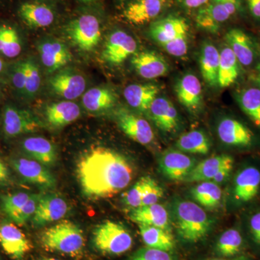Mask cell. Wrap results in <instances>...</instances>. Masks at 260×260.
<instances>
[{"label": "cell", "instance_id": "6da1fadb", "mask_svg": "<svg viewBox=\"0 0 260 260\" xmlns=\"http://www.w3.org/2000/svg\"><path fill=\"white\" fill-rule=\"evenodd\" d=\"M77 175L83 194L91 199L111 198L129 185L133 169L121 154L96 147L82 155Z\"/></svg>", "mask_w": 260, "mask_h": 260}, {"label": "cell", "instance_id": "7a4b0ae2", "mask_svg": "<svg viewBox=\"0 0 260 260\" xmlns=\"http://www.w3.org/2000/svg\"><path fill=\"white\" fill-rule=\"evenodd\" d=\"M178 234L187 242H198L209 232L211 220L200 205L188 200H178L172 207Z\"/></svg>", "mask_w": 260, "mask_h": 260}, {"label": "cell", "instance_id": "3957f363", "mask_svg": "<svg viewBox=\"0 0 260 260\" xmlns=\"http://www.w3.org/2000/svg\"><path fill=\"white\" fill-rule=\"evenodd\" d=\"M40 241L46 250L73 256L80 254L85 245L82 229L68 220H61L43 231Z\"/></svg>", "mask_w": 260, "mask_h": 260}, {"label": "cell", "instance_id": "277c9868", "mask_svg": "<svg viewBox=\"0 0 260 260\" xmlns=\"http://www.w3.org/2000/svg\"><path fill=\"white\" fill-rule=\"evenodd\" d=\"M93 244L102 254L120 255L131 249L133 239L124 225L117 222L107 220L94 229Z\"/></svg>", "mask_w": 260, "mask_h": 260}, {"label": "cell", "instance_id": "5b68a950", "mask_svg": "<svg viewBox=\"0 0 260 260\" xmlns=\"http://www.w3.org/2000/svg\"><path fill=\"white\" fill-rule=\"evenodd\" d=\"M71 42L81 50H93L102 37L100 23L93 15H83L73 20L67 28Z\"/></svg>", "mask_w": 260, "mask_h": 260}, {"label": "cell", "instance_id": "8992f818", "mask_svg": "<svg viewBox=\"0 0 260 260\" xmlns=\"http://www.w3.org/2000/svg\"><path fill=\"white\" fill-rule=\"evenodd\" d=\"M260 191V169L254 165L242 168L234 177L232 198L237 206L249 204Z\"/></svg>", "mask_w": 260, "mask_h": 260}, {"label": "cell", "instance_id": "52a82bcc", "mask_svg": "<svg viewBox=\"0 0 260 260\" xmlns=\"http://www.w3.org/2000/svg\"><path fill=\"white\" fill-rule=\"evenodd\" d=\"M118 125L123 133L140 144H150L154 139V133L148 121L141 116L124 109H119L116 113Z\"/></svg>", "mask_w": 260, "mask_h": 260}, {"label": "cell", "instance_id": "ba28073f", "mask_svg": "<svg viewBox=\"0 0 260 260\" xmlns=\"http://www.w3.org/2000/svg\"><path fill=\"white\" fill-rule=\"evenodd\" d=\"M134 38L122 30H115L108 38L102 52V58L109 64H121L136 52Z\"/></svg>", "mask_w": 260, "mask_h": 260}, {"label": "cell", "instance_id": "9c48e42d", "mask_svg": "<svg viewBox=\"0 0 260 260\" xmlns=\"http://www.w3.org/2000/svg\"><path fill=\"white\" fill-rule=\"evenodd\" d=\"M68 211V205L64 198L55 193L41 194L37 210L32 217L35 226H43L64 218Z\"/></svg>", "mask_w": 260, "mask_h": 260}, {"label": "cell", "instance_id": "30bf717a", "mask_svg": "<svg viewBox=\"0 0 260 260\" xmlns=\"http://www.w3.org/2000/svg\"><path fill=\"white\" fill-rule=\"evenodd\" d=\"M238 10L239 7L232 3H213L206 5L197 13V25L207 31H218L220 25L235 14Z\"/></svg>", "mask_w": 260, "mask_h": 260}, {"label": "cell", "instance_id": "8fae6325", "mask_svg": "<svg viewBox=\"0 0 260 260\" xmlns=\"http://www.w3.org/2000/svg\"><path fill=\"white\" fill-rule=\"evenodd\" d=\"M39 119L30 112L8 106L3 114V129L9 137L34 133L40 129Z\"/></svg>", "mask_w": 260, "mask_h": 260}, {"label": "cell", "instance_id": "7c38bea8", "mask_svg": "<svg viewBox=\"0 0 260 260\" xmlns=\"http://www.w3.org/2000/svg\"><path fill=\"white\" fill-rule=\"evenodd\" d=\"M0 246L8 256L18 260L23 259L31 249L23 232L9 221L0 222Z\"/></svg>", "mask_w": 260, "mask_h": 260}, {"label": "cell", "instance_id": "4fadbf2b", "mask_svg": "<svg viewBox=\"0 0 260 260\" xmlns=\"http://www.w3.org/2000/svg\"><path fill=\"white\" fill-rule=\"evenodd\" d=\"M218 135L224 144L237 148H250L255 140L250 129L233 118H224L220 121Z\"/></svg>", "mask_w": 260, "mask_h": 260}, {"label": "cell", "instance_id": "5bb4252c", "mask_svg": "<svg viewBox=\"0 0 260 260\" xmlns=\"http://www.w3.org/2000/svg\"><path fill=\"white\" fill-rule=\"evenodd\" d=\"M11 164L24 180L44 189H52L55 186V178L44 164L27 158L13 159Z\"/></svg>", "mask_w": 260, "mask_h": 260}, {"label": "cell", "instance_id": "9a60e30c", "mask_svg": "<svg viewBox=\"0 0 260 260\" xmlns=\"http://www.w3.org/2000/svg\"><path fill=\"white\" fill-rule=\"evenodd\" d=\"M49 82L53 91L68 101L75 100L83 95L86 88V81L83 75L69 70L53 75Z\"/></svg>", "mask_w": 260, "mask_h": 260}, {"label": "cell", "instance_id": "2e32d148", "mask_svg": "<svg viewBox=\"0 0 260 260\" xmlns=\"http://www.w3.org/2000/svg\"><path fill=\"white\" fill-rule=\"evenodd\" d=\"M195 165L194 158L176 150L166 152L159 161L164 175L174 181L185 180Z\"/></svg>", "mask_w": 260, "mask_h": 260}, {"label": "cell", "instance_id": "e0dca14e", "mask_svg": "<svg viewBox=\"0 0 260 260\" xmlns=\"http://www.w3.org/2000/svg\"><path fill=\"white\" fill-rule=\"evenodd\" d=\"M37 48L43 64L49 73H54L63 68L73 58L71 52L64 43L55 39L42 41Z\"/></svg>", "mask_w": 260, "mask_h": 260}, {"label": "cell", "instance_id": "ac0fdd59", "mask_svg": "<svg viewBox=\"0 0 260 260\" xmlns=\"http://www.w3.org/2000/svg\"><path fill=\"white\" fill-rule=\"evenodd\" d=\"M131 63L137 73L145 79L160 78L169 71V65L165 59L152 51H143L135 54Z\"/></svg>", "mask_w": 260, "mask_h": 260}, {"label": "cell", "instance_id": "d6986e66", "mask_svg": "<svg viewBox=\"0 0 260 260\" xmlns=\"http://www.w3.org/2000/svg\"><path fill=\"white\" fill-rule=\"evenodd\" d=\"M189 26L184 19L179 17H168L152 24L150 37L160 46L181 36L188 35Z\"/></svg>", "mask_w": 260, "mask_h": 260}, {"label": "cell", "instance_id": "ffe728a7", "mask_svg": "<svg viewBox=\"0 0 260 260\" xmlns=\"http://www.w3.org/2000/svg\"><path fill=\"white\" fill-rule=\"evenodd\" d=\"M154 124L162 131L172 133L179 126L177 109L169 99L157 97L152 103L148 112Z\"/></svg>", "mask_w": 260, "mask_h": 260}, {"label": "cell", "instance_id": "44dd1931", "mask_svg": "<svg viewBox=\"0 0 260 260\" xmlns=\"http://www.w3.org/2000/svg\"><path fill=\"white\" fill-rule=\"evenodd\" d=\"M167 0H135L124 11L129 23L141 25L158 17L167 6Z\"/></svg>", "mask_w": 260, "mask_h": 260}, {"label": "cell", "instance_id": "7402d4cb", "mask_svg": "<svg viewBox=\"0 0 260 260\" xmlns=\"http://www.w3.org/2000/svg\"><path fill=\"white\" fill-rule=\"evenodd\" d=\"M178 100L190 112L198 110L203 100V90L199 78L194 75H184L176 85Z\"/></svg>", "mask_w": 260, "mask_h": 260}, {"label": "cell", "instance_id": "603a6c76", "mask_svg": "<svg viewBox=\"0 0 260 260\" xmlns=\"http://www.w3.org/2000/svg\"><path fill=\"white\" fill-rule=\"evenodd\" d=\"M130 220L138 225H152L170 231V217L165 207L153 204L131 210Z\"/></svg>", "mask_w": 260, "mask_h": 260}, {"label": "cell", "instance_id": "cb8c5ba5", "mask_svg": "<svg viewBox=\"0 0 260 260\" xmlns=\"http://www.w3.org/2000/svg\"><path fill=\"white\" fill-rule=\"evenodd\" d=\"M160 91L154 84H132L124 90V97L130 107L142 112H148Z\"/></svg>", "mask_w": 260, "mask_h": 260}, {"label": "cell", "instance_id": "d4e9b609", "mask_svg": "<svg viewBox=\"0 0 260 260\" xmlns=\"http://www.w3.org/2000/svg\"><path fill=\"white\" fill-rule=\"evenodd\" d=\"M234 162V158L229 155H217L205 159L195 165L184 181L187 182L212 181L222 168Z\"/></svg>", "mask_w": 260, "mask_h": 260}, {"label": "cell", "instance_id": "484cf974", "mask_svg": "<svg viewBox=\"0 0 260 260\" xmlns=\"http://www.w3.org/2000/svg\"><path fill=\"white\" fill-rule=\"evenodd\" d=\"M225 41L238 61L243 66H249L254 58V49L250 38L240 29H232L225 34Z\"/></svg>", "mask_w": 260, "mask_h": 260}, {"label": "cell", "instance_id": "4316f807", "mask_svg": "<svg viewBox=\"0 0 260 260\" xmlns=\"http://www.w3.org/2000/svg\"><path fill=\"white\" fill-rule=\"evenodd\" d=\"M22 146L25 153L44 166H51L56 162L55 147L46 138L30 137L24 140Z\"/></svg>", "mask_w": 260, "mask_h": 260}, {"label": "cell", "instance_id": "83f0119b", "mask_svg": "<svg viewBox=\"0 0 260 260\" xmlns=\"http://www.w3.org/2000/svg\"><path fill=\"white\" fill-rule=\"evenodd\" d=\"M80 116V107L72 101L55 103L49 106L46 110V117L48 122L51 125L58 127L74 122Z\"/></svg>", "mask_w": 260, "mask_h": 260}, {"label": "cell", "instance_id": "f1b7e54d", "mask_svg": "<svg viewBox=\"0 0 260 260\" xmlns=\"http://www.w3.org/2000/svg\"><path fill=\"white\" fill-rule=\"evenodd\" d=\"M19 14L24 22L32 28L49 26L54 20L52 10L47 5L39 3H24L19 9Z\"/></svg>", "mask_w": 260, "mask_h": 260}, {"label": "cell", "instance_id": "f546056e", "mask_svg": "<svg viewBox=\"0 0 260 260\" xmlns=\"http://www.w3.org/2000/svg\"><path fill=\"white\" fill-rule=\"evenodd\" d=\"M220 52L210 43L203 47L200 54V68L203 79L210 86L218 85V73Z\"/></svg>", "mask_w": 260, "mask_h": 260}, {"label": "cell", "instance_id": "4dcf8cb0", "mask_svg": "<svg viewBox=\"0 0 260 260\" xmlns=\"http://www.w3.org/2000/svg\"><path fill=\"white\" fill-rule=\"evenodd\" d=\"M138 225L142 239L148 247L166 251L174 249V238L170 231L152 225Z\"/></svg>", "mask_w": 260, "mask_h": 260}, {"label": "cell", "instance_id": "1f68e13d", "mask_svg": "<svg viewBox=\"0 0 260 260\" xmlns=\"http://www.w3.org/2000/svg\"><path fill=\"white\" fill-rule=\"evenodd\" d=\"M239 75V62L237 56L229 47L220 52V63L218 73V85L226 88L235 83Z\"/></svg>", "mask_w": 260, "mask_h": 260}, {"label": "cell", "instance_id": "d6a6232c", "mask_svg": "<svg viewBox=\"0 0 260 260\" xmlns=\"http://www.w3.org/2000/svg\"><path fill=\"white\" fill-rule=\"evenodd\" d=\"M244 246V238L237 229H228L219 237L215 250L219 255L225 258L241 255Z\"/></svg>", "mask_w": 260, "mask_h": 260}, {"label": "cell", "instance_id": "836d02e7", "mask_svg": "<svg viewBox=\"0 0 260 260\" xmlns=\"http://www.w3.org/2000/svg\"><path fill=\"white\" fill-rule=\"evenodd\" d=\"M191 194L198 205L210 209L218 207L221 201V189L212 181L200 182L192 188Z\"/></svg>", "mask_w": 260, "mask_h": 260}, {"label": "cell", "instance_id": "e575fe53", "mask_svg": "<svg viewBox=\"0 0 260 260\" xmlns=\"http://www.w3.org/2000/svg\"><path fill=\"white\" fill-rule=\"evenodd\" d=\"M176 145L184 153L201 155L209 153L210 149L209 140L205 133L200 130H191L181 135Z\"/></svg>", "mask_w": 260, "mask_h": 260}, {"label": "cell", "instance_id": "d590c367", "mask_svg": "<svg viewBox=\"0 0 260 260\" xmlns=\"http://www.w3.org/2000/svg\"><path fill=\"white\" fill-rule=\"evenodd\" d=\"M115 98L110 90L106 88H93L83 95L84 107L91 112L107 110L114 105Z\"/></svg>", "mask_w": 260, "mask_h": 260}, {"label": "cell", "instance_id": "8d00e7d4", "mask_svg": "<svg viewBox=\"0 0 260 260\" xmlns=\"http://www.w3.org/2000/svg\"><path fill=\"white\" fill-rule=\"evenodd\" d=\"M238 100L243 112L254 125L260 128V89H245L240 93Z\"/></svg>", "mask_w": 260, "mask_h": 260}, {"label": "cell", "instance_id": "74e56055", "mask_svg": "<svg viewBox=\"0 0 260 260\" xmlns=\"http://www.w3.org/2000/svg\"><path fill=\"white\" fill-rule=\"evenodd\" d=\"M22 51L21 42L18 32L8 25L0 26V53L8 58H15Z\"/></svg>", "mask_w": 260, "mask_h": 260}, {"label": "cell", "instance_id": "f35d334b", "mask_svg": "<svg viewBox=\"0 0 260 260\" xmlns=\"http://www.w3.org/2000/svg\"><path fill=\"white\" fill-rule=\"evenodd\" d=\"M31 194L26 192H16L3 195L2 197V208L3 211L11 220L26 204Z\"/></svg>", "mask_w": 260, "mask_h": 260}, {"label": "cell", "instance_id": "ab89813d", "mask_svg": "<svg viewBox=\"0 0 260 260\" xmlns=\"http://www.w3.org/2000/svg\"><path fill=\"white\" fill-rule=\"evenodd\" d=\"M25 69V93L27 96H34L40 88L41 74L39 67L32 59L24 60Z\"/></svg>", "mask_w": 260, "mask_h": 260}, {"label": "cell", "instance_id": "60d3db41", "mask_svg": "<svg viewBox=\"0 0 260 260\" xmlns=\"http://www.w3.org/2000/svg\"><path fill=\"white\" fill-rule=\"evenodd\" d=\"M150 177H142L134 186L123 195V203L133 210L141 206L142 199L144 195Z\"/></svg>", "mask_w": 260, "mask_h": 260}, {"label": "cell", "instance_id": "b9f144b4", "mask_svg": "<svg viewBox=\"0 0 260 260\" xmlns=\"http://www.w3.org/2000/svg\"><path fill=\"white\" fill-rule=\"evenodd\" d=\"M128 260H177L169 251L153 249V248H141L133 254Z\"/></svg>", "mask_w": 260, "mask_h": 260}, {"label": "cell", "instance_id": "7bdbcfd3", "mask_svg": "<svg viewBox=\"0 0 260 260\" xmlns=\"http://www.w3.org/2000/svg\"><path fill=\"white\" fill-rule=\"evenodd\" d=\"M41 194H31L30 195V198H29L26 204L24 205L23 208L13 219L15 223L20 225H24L28 220L32 218L37 210Z\"/></svg>", "mask_w": 260, "mask_h": 260}, {"label": "cell", "instance_id": "ee69618b", "mask_svg": "<svg viewBox=\"0 0 260 260\" xmlns=\"http://www.w3.org/2000/svg\"><path fill=\"white\" fill-rule=\"evenodd\" d=\"M246 228L251 242L260 250V210L253 212L247 217Z\"/></svg>", "mask_w": 260, "mask_h": 260}, {"label": "cell", "instance_id": "f6af8a7d", "mask_svg": "<svg viewBox=\"0 0 260 260\" xmlns=\"http://www.w3.org/2000/svg\"><path fill=\"white\" fill-rule=\"evenodd\" d=\"M164 196V190L151 177L149 178L144 195L142 199L141 206L156 204ZM140 206V207H141Z\"/></svg>", "mask_w": 260, "mask_h": 260}, {"label": "cell", "instance_id": "bcb514c9", "mask_svg": "<svg viewBox=\"0 0 260 260\" xmlns=\"http://www.w3.org/2000/svg\"><path fill=\"white\" fill-rule=\"evenodd\" d=\"M168 54L174 56L185 55L188 51V35L181 36L162 46Z\"/></svg>", "mask_w": 260, "mask_h": 260}, {"label": "cell", "instance_id": "7dc6e473", "mask_svg": "<svg viewBox=\"0 0 260 260\" xmlns=\"http://www.w3.org/2000/svg\"><path fill=\"white\" fill-rule=\"evenodd\" d=\"M12 83L13 86L21 93H25V69L23 61H18L12 70Z\"/></svg>", "mask_w": 260, "mask_h": 260}, {"label": "cell", "instance_id": "c3c4849f", "mask_svg": "<svg viewBox=\"0 0 260 260\" xmlns=\"http://www.w3.org/2000/svg\"><path fill=\"white\" fill-rule=\"evenodd\" d=\"M234 162H231V164H227L225 167L222 168L218 174L214 177L213 179H212V181L217 184H220L222 183L225 182L227 180L228 178L230 176L231 172H232L233 168H234Z\"/></svg>", "mask_w": 260, "mask_h": 260}, {"label": "cell", "instance_id": "681fc988", "mask_svg": "<svg viewBox=\"0 0 260 260\" xmlns=\"http://www.w3.org/2000/svg\"><path fill=\"white\" fill-rule=\"evenodd\" d=\"M253 16L260 18V0H246Z\"/></svg>", "mask_w": 260, "mask_h": 260}, {"label": "cell", "instance_id": "f907efd6", "mask_svg": "<svg viewBox=\"0 0 260 260\" xmlns=\"http://www.w3.org/2000/svg\"><path fill=\"white\" fill-rule=\"evenodd\" d=\"M9 181V172L8 168L0 158V184H6Z\"/></svg>", "mask_w": 260, "mask_h": 260}, {"label": "cell", "instance_id": "816d5d0a", "mask_svg": "<svg viewBox=\"0 0 260 260\" xmlns=\"http://www.w3.org/2000/svg\"><path fill=\"white\" fill-rule=\"evenodd\" d=\"M186 8H198L208 3V0H181Z\"/></svg>", "mask_w": 260, "mask_h": 260}, {"label": "cell", "instance_id": "f5cc1de1", "mask_svg": "<svg viewBox=\"0 0 260 260\" xmlns=\"http://www.w3.org/2000/svg\"><path fill=\"white\" fill-rule=\"evenodd\" d=\"M204 260H251L250 258L245 255H239L230 258H210Z\"/></svg>", "mask_w": 260, "mask_h": 260}, {"label": "cell", "instance_id": "db71d44e", "mask_svg": "<svg viewBox=\"0 0 260 260\" xmlns=\"http://www.w3.org/2000/svg\"><path fill=\"white\" fill-rule=\"evenodd\" d=\"M213 3H232L237 5L239 9L241 8V0H213Z\"/></svg>", "mask_w": 260, "mask_h": 260}, {"label": "cell", "instance_id": "11a10c76", "mask_svg": "<svg viewBox=\"0 0 260 260\" xmlns=\"http://www.w3.org/2000/svg\"><path fill=\"white\" fill-rule=\"evenodd\" d=\"M256 82L260 85V63L257 66V74H256Z\"/></svg>", "mask_w": 260, "mask_h": 260}, {"label": "cell", "instance_id": "9f6ffc18", "mask_svg": "<svg viewBox=\"0 0 260 260\" xmlns=\"http://www.w3.org/2000/svg\"><path fill=\"white\" fill-rule=\"evenodd\" d=\"M3 69H4V62H3V59L0 58V73L3 72Z\"/></svg>", "mask_w": 260, "mask_h": 260}, {"label": "cell", "instance_id": "6f0895ef", "mask_svg": "<svg viewBox=\"0 0 260 260\" xmlns=\"http://www.w3.org/2000/svg\"><path fill=\"white\" fill-rule=\"evenodd\" d=\"M38 260H61V259H56V258H53V257H43V258H41V259H39Z\"/></svg>", "mask_w": 260, "mask_h": 260}, {"label": "cell", "instance_id": "680465c9", "mask_svg": "<svg viewBox=\"0 0 260 260\" xmlns=\"http://www.w3.org/2000/svg\"><path fill=\"white\" fill-rule=\"evenodd\" d=\"M80 1H83V2H90V1H93V0H80Z\"/></svg>", "mask_w": 260, "mask_h": 260}]
</instances>
